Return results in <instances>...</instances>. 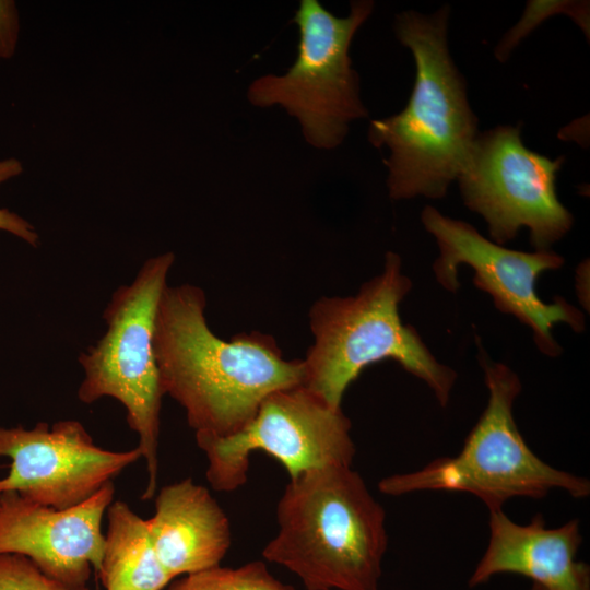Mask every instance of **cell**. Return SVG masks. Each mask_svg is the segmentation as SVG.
Listing matches in <instances>:
<instances>
[{
	"mask_svg": "<svg viewBox=\"0 0 590 590\" xmlns=\"http://www.w3.org/2000/svg\"><path fill=\"white\" fill-rule=\"evenodd\" d=\"M108 526L98 576L106 590H163L174 579L162 565L146 520L126 503L107 508Z\"/></svg>",
	"mask_w": 590,
	"mask_h": 590,
	"instance_id": "9a60e30c",
	"label": "cell"
},
{
	"mask_svg": "<svg viewBox=\"0 0 590 590\" xmlns=\"http://www.w3.org/2000/svg\"><path fill=\"white\" fill-rule=\"evenodd\" d=\"M175 261L170 251L148 259L129 285L119 286L107 304L106 331L95 345L80 354L84 378L78 389L90 404L110 397L126 410L129 427L139 436L148 485L141 498L154 497L158 473V436L162 397L154 352L157 306Z\"/></svg>",
	"mask_w": 590,
	"mask_h": 590,
	"instance_id": "8992f818",
	"label": "cell"
},
{
	"mask_svg": "<svg viewBox=\"0 0 590 590\" xmlns=\"http://www.w3.org/2000/svg\"><path fill=\"white\" fill-rule=\"evenodd\" d=\"M557 12H568L577 20L580 27L588 33L586 5L570 1H529L521 21L508 32L496 48V57L504 60L523 36H526L541 20Z\"/></svg>",
	"mask_w": 590,
	"mask_h": 590,
	"instance_id": "ac0fdd59",
	"label": "cell"
},
{
	"mask_svg": "<svg viewBox=\"0 0 590 590\" xmlns=\"http://www.w3.org/2000/svg\"><path fill=\"white\" fill-rule=\"evenodd\" d=\"M448 5L432 14L396 16L397 37L415 60V83L402 111L371 120L368 129L374 146L390 150L384 163L393 200L444 198L477 137L463 76L448 49Z\"/></svg>",
	"mask_w": 590,
	"mask_h": 590,
	"instance_id": "7a4b0ae2",
	"label": "cell"
},
{
	"mask_svg": "<svg viewBox=\"0 0 590 590\" xmlns=\"http://www.w3.org/2000/svg\"><path fill=\"white\" fill-rule=\"evenodd\" d=\"M412 287L399 255L388 251L384 270L349 297L316 300L309 311L314 343L303 359L304 386L334 409L345 390L368 366L393 359L423 380L445 408L457 379L439 363L418 332L404 324L399 305Z\"/></svg>",
	"mask_w": 590,
	"mask_h": 590,
	"instance_id": "277c9868",
	"label": "cell"
},
{
	"mask_svg": "<svg viewBox=\"0 0 590 590\" xmlns=\"http://www.w3.org/2000/svg\"><path fill=\"white\" fill-rule=\"evenodd\" d=\"M11 460L0 494L55 509L76 506L142 458L138 447L111 451L98 447L82 423L39 422L32 429L0 426V458Z\"/></svg>",
	"mask_w": 590,
	"mask_h": 590,
	"instance_id": "8fae6325",
	"label": "cell"
},
{
	"mask_svg": "<svg viewBox=\"0 0 590 590\" xmlns=\"http://www.w3.org/2000/svg\"><path fill=\"white\" fill-rule=\"evenodd\" d=\"M564 156L530 151L520 128L499 126L477 134L458 175L464 204L483 216L492 240L504 245L523 226L535 250H548L573 225L555 180Z\"/></svg>",
	"mask_w": 590,
	"mask_h": 590,
	"instance_id": "9c48e42d",
	"label": "cell"
},
{
	"mask_svg": "<svg viewBox=\"0 0 590 590\" xmlns=\"http://www.w3.org/2000/svg\"><path fill=\"white\" fill-rule=\"evenodd\" d=\"M113 482L83 503L55 509L15 492L0 494V554L31 559L46 575L84 587L98 573L105 536L102 520L114 498Z\"/></svg>",
	"mask_w": 590,
	"mask_h": 590,
	"instance_id": "7c38bea8",
	"label": "cell"
},
{
	"mask_svg": "<svg viewBox=\"0 0 590 590\" xmlns=\"http://www.w3.org/2000/svg\"><path fill=\"white\" fill-rule=\"evenodd\" d=\"M421 220L439 247L433 271L444 288L456 293L460 287L458 267L470 266L474 285L493 297L499 311L528 326L538 349L551 357L562 353L552 333L555 324H568L575 332L585 330V316L575 306L560 296L545 303L535 290L541 273L562 268V256L551 249L524 252L505 248L482 236L471 224L445 216L429 205Z\"/></svg>",
	"mask_w": 590,
	"mask_h": 590,
	"instance_id": "30bf717a",
	"label": "cell"
},
{
	"mask_svg": "<svg viewBox=\"0 0 590 590\" xmlns=\"http://www.w3.org/2000/svg\"><path fill=\"white\" fill-rule=\"evenodd\" d=\"M23 173L22 162L10 157L0 161V185ZM0 229L5 231L28 245L37 247L39 235L35 227L25 219L8 209H0Z\"/></svg>",
	"mask_w": 590,
	"mask_h": 590,
	"instance_id": "d6986e66",
	"label": "cell"
},
{
	"mask_svg": "<svg viewBox=\"0 0 590 590\" xmlns=\"http://www.w3.org/2000/svg\"><path fill=\"white\" fill-rule=\"evenodd\" d=\"M196 441L208 460V482L219 492L246 483L249 458L257 450L278 460L290 479L314 469L352 467L356 452L342 409L330 406L304 385L270 393L237 433H196Z\"/></svg>",
	"mask_w": 590,
	"mask_h": 590,
	"instance_id": "ba28073f",
	"label": "cell"
},
{
	"mask_svg": "<svg viewBox=\"0 0 590 590\" xmlns=\"http://www.w3.org/2000/svg\"><path fill=\"white\" fill-rule=\"evenodd\" d=\"M165 590H296L275 578L262 560L238 567L220 565L185 575Z\"/></svg>",
	"mask_w": 590,
	"mask_h": 590,
	"instance_id": "2e32d148",
	"label": "cell"
},
{
	"mask_svg": "<svg viewBox=\"0 0 590 590\" xmlns=\"http://www.w3.org/2000/svg\"><path fill=\"white\" fill-rule=\"evenodd\" d=\"M479 351L488 400L462 449L421 470L387 476L380 480L378 489L390 496L464 492L481 499L489 511L503 509L516 497L544 498L552 489H563L574 498L588 497L589 480L550 465L529 448L512 415L522 389L518 375L507 365L493 362L482 346Z\"/></svg>",
	"mask_w": 590,
	"mask_h": 590,
	"instance_id": "5b68a950",
	"label": "cell"
},
{
	"mask_svg": "<svg viewBox=\"0 0 590 590\" xmlns=\"http://www.w3.org/2000/svg\"><path fill=\"white\" fill-rule=\"evenodd\" d=\"M0 590H90L57 580L31 559L17 554H0Z\"/></svg>",
	"mask_w": 590,
	"mask_h": 590,
	"instance_id": "e0dca14e",
	"label": "cell"
},
{
	"mask_svg": "<svg viewBox=\"0 0 590 590\" xmlns=\"http://www.w3.org/2000/svg\"><path fill=\"white\" fill-rule=\"evenodd\" d=\"M530 590H544V589L542 587L533 583L532 587L530 588Z\"/></svg>",
	"mask_w": 590,
	"mask_h": 590,
	"instance_id": "44dd1931",
	"label": "cell"
},
{
	"mask_svg": "<svg viewBox=\"0 0 590 590\" xmlns=\"http://www.w3.org/2000/svg\"><path fill=\"white\" fill-rule=\"evenodd\" d=\"M278 533L266 560L295 574L306 590H378L388 546L386 511L352 467L306 471L276 505Z\"/></svg>",
	"mask_w": 590,
	"mask_h": 590,
	"instance_id": "3957f363",
	"label": "cell"
},
{
	"mask_svg": "<svg viewBox=\"0 0 590 590\" xmlns=\"http://www.w3.org/2000/svg\"><path fill=\"white\" fill-rule=\"evenodd\" d=\"M488 528V544L470 587L507 573L528 577L544 590H590V568L576 558L582 542L578 519L546 528L541 514L520 524L497 509L489 511Z\"/></svg>",
	"mask_w": 590,
	"mask_h": 590,
	"instance_id": "4fadbf2b",
	"label": "cell"
},
{
	"mask_svg": "<svg viewBox=\"0 0 590 590\" xmlns=\"http://www.w3.org/2000/svg\"><path fill=\"white\" fill-rule=\"evenodd\" d=\"M146 523L157 556L173 578L220 565L231 547L226 514L210 491L190 477L160 489Z\"/></svg>",
	"mask_w": 590,
	"mask_h": 590,
	"instance_id": "5bb4252c",
	"label": "cell"
},
{
	"mask_svg": "<svg viewBox=\"0 0 590 590\" xmlns=\"http://www.w3.org/2000/svg\"><path fill=\"white\" fill-rule=\"evenodd\" d=\"M204 292L166 286L156 311L154 352L161 387L185 410L196 433L226 437L240 430L272 392L304 384L303 359L286 361L257 331L229 341L209 328Z\"/></svg>",
	"mask_w": 590,
	"mask_h": 590,
	"instance_id": "6da1fadb",
	"label": "cell"
},
{
	"mask_svg": "<svg viewBox=\"0 0 590 590\" xmlns=\"http://www.w3.org/2000/svg\"><path fill=\"white\" fill-rule=\"evenodd\" d=\"M20 35V16L12 0H0V59H11Z\"/></svg>",
	"mask_w": 590,
	"mask_h": 590,
	"instance_id": "ffe728a7",
	"label": "cell"
},
{
	"mask_svg": "<svg viewBox=\"0 0 590 590\" xmlns=\"http://www.w3.org/2000/svg\"><path fill=\"white\" fill-rule=\"evenodd\" d=\"M373 9V1H352L350 14L338 17L318 0H300L293 19L299 32L294 63L284 74H266L250 83L248 101L258 107L280 105L298 120L311 146H339L350 123L368 115L349 51Z\"/></svg>",
	"mask_w": 590,
	"mask_h": 590,
	"instance_id": "52a82bcc",
	"label": "cell"
}]
</instances>
